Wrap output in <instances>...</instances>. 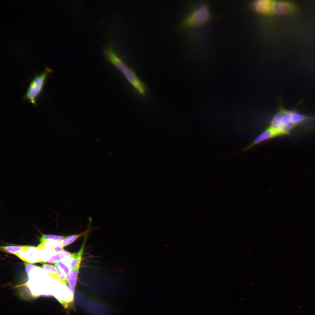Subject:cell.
Masks as SVG:
<instances>
[{"mask_svg":"<svg viewBox=\"0 0 315 315\" xmlns=\"http://www.w3.org/2000/svg\"><path fill=\"white\" fill-rule=\"evenodd\" d=\"M80 267V266H78L71 269L70 272L68 275V288L73 294L74 293V290L76 285Z\"/></svg>","mask_w":315,"mask_h":315,"instance_id":"obj_8","label":"cell"},{"mask_svg":"<svg viewBox=\"0 0 315 315\" xmlns=\"http://www.w3.org/2000/svg\"><path fill=\"white\" fill-rule=\"evenodd\" d=\"M52 72L51 69L46 67L41 74L36 76L31 82L24 96V99L34 105L36 104V99L41 93L49 74Z\"/></svg>","mask_w":315,"mask_h":315,"instance_id":"obj_4","label":"cell"},{"mask_svg":"<svg viewBox=\"0 0 315 315\" xmlns=\"http://www.w3.org/2000/svg\"><path fill=\"white\" fill-rule=\"evenodd\" d=\"M185 5V12L178 26L186 33L205 25L215 17L208 1L196 3L187 2Z\"/></svg>","mask_w":315,"mask_h":315,"instance_id":"obj_2","label":"cell"},{"mask_svg":"<svg viewBox=\"0 0 315 315\" xmlns=\"http://www.w3.org/2000/svg\"><path fill=\"white\" fill-rule=\"evenodd\" d=\"M24 264L25 265L26 271L29 278V273L31 270L35 267H39L35 265L27 263L26 262H24Z\"/></svg>","mask_w":315,"mask_h":315,"instance_id":"obj_18","label":"cell"},{"mask_svg":"<svg viewBox=\"0 0 315 315\" xmlns=\"http://www.w3.org/2000/svg\"><path fill=\"white\" fill-rule=\"evenodd\" d=\"M36 247L30 246L29 249L24 251H21L14 254L23 261L33 263L42 262Z\"/></svg>","mask_w":315,"mask_h":315,"instance_id":"obj_6","label":"cell"},{"mask_svg":"<svg viewBox=\"0 0 315 315\" xmlns=\"http://www.w3.org/2000/svg\"><path fill=\"white\" fill-rule=\"evenodd\" d=\"M272 15H283L295 13L297 10L296 4L292 1L283 0H272Z\"/></svg>","mask_w":315,"mask_h":315,"instance_id":"obj_5","label":"cell"},{"mask_svg":"<svg viewBox=\"0 0 315 315\" xmlns=\"http://www.w3.org/2000/svg\"><path fill=\"white\" fill-rule=\"evenodd\" d=\"M55 267L56 268L60 278L62 282V284L66 286V284L68 283V276L63 272L56 263L55 264Z\"/></svg>","mask_w":315,"mask_h":315,"instance_id":"obj_15","label":"cell"},{"mask_svg":"<svg viewBox=\"0 0 315 315\" xmlns=\"http://www.w3.org/2000/svg\"><path fill=\"white\" fill-rule=\"evenodd\" d=\"M62 251L66 257H69L71 253L64 250Z\"/></svg>","mask_w":315,"mask_h":315,"instance_id":"obj_19","label":"cell"},{"mask_svg":"<svg viewBox=\"0 0 315 315\" xmlns=\"http://www.w3.org/2000/svg\"><path fill=\"white\" fill-rule=\"evenodd\" d=\"M66 256L62 251L50 256L49 258H46L44 262L52 263H55L62 260Z\"/></svg>","mask_w":315,"mask_h":315,"instance_id":"obj_13","label":"cell"},{"mask_svg":"<svg viewBox=\"0 0 315 315\" xmlns=\"http://www.w3.org/2000/svg\"><path fill=\"white\" fill-rule=\"evenodd\" d=\"M58 242L52 240H46L43 242H41L36 247L38 250H51L52 248Z\"/></svg>","mask_w":315,"mask_h":315,"instance_id":"obj_12","label":"cell"},{"mask_svg":"<svg viewBox=\"0 0 315 315\" xmlns=\"http://www.w3.org/2000/svg\"><path fill=\"white\" fill-rule=\"evenodd\" d=\"M29 246H1L0 250L7 253L14 254L16 253L27 250Z\"/></svg>","mask_w":315,"mask_h":315,"instance_id":"obj_9","label":"cell"},{"mask_svg":"<svg viewBox=\"0 0 315 315\" xmlns=\"http://www.w3.org/2000/svg\"><path fill=\"white\" fill-rule=\"evenodd\" d=\"M90 231V228H88L85 231L79 234L67 236L61 242L62 244L64 247L68 246L72 244L79 238L83 236H85L88 235Z\"/></svg>","mask_w":315,"mask_h":315,"instance_id":"obj_10","label":"cell"},{"mask_svg":"<svg viewBox=\"0 0 315 315\" xmlns=\"http://www.w3.org/2000/svg\"><path fill=\"white\" fill-rule=\"evenodd\" d=\"M309 119V117L280 106L265 130L271 139L290 135L297 126Z\"/></svg>","mask_w":315,"mask_h":315,"instance_id":"obj_1","label":"cell"},{"mask_svg":"<svg viewBox=\"0 0 315 315\" xmlns=\"http://www.w3.org/2000/svg\"><path fill=\"white\" fill-rule=\"evenodd\" d=\"M63 248L61 242H57L52 248L51 250L55 253H56L62 251Z\"/></svg>","mask_w":315,"mask_h":315,"instance_id":"obj_17","label":"cell"},{"mask_svg":"<svg viewBox=\"0 0 315 315\" xmlns=\"http://www.w3.org/2000/svg\"><path fill=\"white\" fill-rule=\"evenodd\" d=\"M66 237L55 235L42 234V236L40 240L41 242L47 240H52L58 242H61Z\"/></svg>","mask_w":315,"mask_h":315,"instance_id":"obj_14","label":"cell"},{"mask_svg":"<svg viewBox=\"0 0 315 315\" xmlns=\"http://www.w3.org/2000/svg\"><path fill=\"white\" fill-rule=\"evenodd\" d=\"M63 272L67 276L70 272V269L63 262L60 261L56 263Z\"/></svg>","mask_w":315,"mask_h":315,"instance_id":"obj_16","label":"cell"},{"mask_svg":"<svg viewBox=\"0 0 315 315\" xmlns=\"http://www.w3.org/2000/svg\"><path fill=\"white\" fill-rule=\"evenodd\" d=\"M42 268L47 272L49 276L54 278L62 284L55 266L45 263L43 265Z\"/></svg>","mask_w":315,"mask_h":315,"instance_id":"obj_11","label":"cell"},{"mask_svg":"<svg viewBox=\"0 0 315 315\" xmlns=\"http://www.w3.org/2000/svg\"><path fill=\"white\" fill-rule=\"evenodd\" d=\"M105 58L118 69L138 93L144 95L147 91L145 84L137 76L135 72L125 64L115 52L113 48L108 45L103 48Z\"/></svg>","mask_w":315,"mask_h":315,"instance_id":"obj_3","label":"cell"},{"mask_svg":"<svg viewBox=\"0 0 315 315\" xmlns=\"http://www.w3.org/2000/svg\"><path fill=\"white\" fill-rule=\"evenodd\" d=\"M87 237V235L85 236L83 242L79 252L76 253H71L69 256L72 259L70 264V269L73 268L77 266L80 265Z\"/></svg>","mask_w":315,"mask_h":315,"instance_id":"obj_7","label":"cell"}]
</instances>
